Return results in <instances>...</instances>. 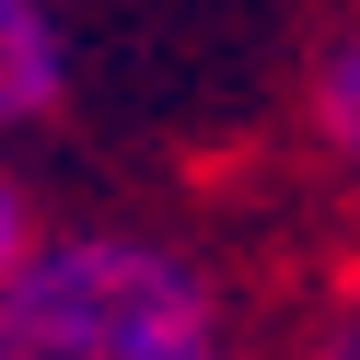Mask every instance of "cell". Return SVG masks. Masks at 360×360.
Listing matches in <instances>:
<instances>
[{"mask_svg":"<svg viewBox=\"0 0 360 360\" xmlns=\"http://www.w3.org/2000/svg\"><path fill=\"white\" fill-rule=\"evenodd\" d=\"M302 140H314V163L360 198V12L314 47V70H302Z\"/></svg>","mask_w":360,"mask_h":360,"instance_id":"3957f363","label":"cell"},{"mask_svg":"<svg viewBox=\"0 0 360 360\" xmlns=\"http://www.w3.org/2000/svg\"><path fill=\"white\" fill-rule=\"evenodd\" d=\"M0 360H233V302L198 244L151 221H70L0 279Z\"/></svg>","mask_w":360,"mask_h":360,"instance_id":"6da1fadb","label":"cell"},{"mask_svg":"<svg viewBox=\"0 0 360 360\" xmlns=\"http://www.w3.org/2000/svg\"><path fill=\"white\" fill-rule=\"evenodd\" d=\"M70 105V24L58 0H0V140H24Z\"/></svg>","mask_w":360,"mask_h":360,"instance_id":"7a4b0ae2","label":"cell"},{"mask_svg":"<svg viewBox=\"0 0 360 360\" xmlns=\"http://www.w3.org/2000/svg\"><path fill=\"white\" fill-rule=\"evenodd\" d=\"M24 244H35V198H24V174L0 163V279L24 267Z\"/></svg>","mask_w":360,"mask_h":360,"instance_id":"5b68a950","label":"cell"},{"mask_svg":"<svg viewBox=\"0 0 360 360\" xmlns=\"http://www.w3.org/2000/svg\"><path fill=\"white\" fill-rule=\"evenodd\" d=\"M302 360H360V279H337V302L302 326Z\"/></svg>","mask_w":360,"mask_h":360,"instance_id":"277c9868","label":"cell"}]
</instances>
